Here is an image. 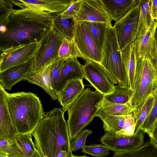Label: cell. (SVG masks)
Wrapping results in <instances>:
<instances>
[{
	"mask_svg": "<svg viewBox=\"0 0 157 157\" xmlns=\"http://www.w3.org/2000/svg\"><path fill=\"white\" fill-rule=\"evenodd\" d=\"M64 113L59 108L45 113L32 133L42 157H71L73 154Z\"/></svg>",
	"mask_w": 157,
	"mask_h": 157,
	"instance_id": "1",
	"label": "cell"
},
{
	"mask_svg": "<svg viewBox=\"0 0 157 157\" xmlns=\"http://www.w3.org/2000/svg\"><path fill=\"white\" fill-rule=\"evenodd\" d=\"M8 107L18 134L32 133L45 114L39 98L31 92H7Z\"/></svg>",
	"mask_w": 157,
	"mask_h": 157,
	"instance_id": "2",
	"label": "cell"
},
{
	"mask_svg": "<svg viewBox=\"0 0 157 157\" xmlns=\"http://www.w3.org/2000/svg\"><path fill=\"white\" fill-rule=\"evenodd\" d=\"M104 99L103 94L87 88L68 106L67 123L71 142L96 117Z\"/></svg>",
	"mask_w": 157,
	"mask_h": 157,
	"instance_id": "3",
	"label": "cell"
},
{
	"mask_svg": "<svg viewBox=\"0 0 157 157\" xmlns=\"http://www.w3.org/2000/svg\"><path fill=\"white\" fill-rule=\"evenodd\" d=\"M6 32L0 34V49L39 42L50 29L42 25L19 18L12 14L5 25Z\"/></svg>",
	"mask_w": 157,
	"mask_h": 157,
	"instance_id": "4",
	"label": "cell"
},
{
	"mask_svg": "<svg viewBox=\"0 0 157 157\" xmlns=\"http://www.w3.org/2000/svg\"><path fill=\"white\" fill-rule=\"evenodd\" d=\"M157 89V71L153 61L147 57L138 58L133 90L128 103L132 113H137Z\"/></svg>",
	"mask_w": 157,
	"mask_h": 157,
	"instance_id": "5",
	"label": "cell"
},
{
	"mask_svg": "<svg viewBox=\"0 0 157 157\" xmlns=\"http://www.w3.org/2000/svg\"><path fill=\"white\" fill-rule=\"evenodd\" d=\"M101 55L102 66L117 81L118 85L128 87L127 72L112 25L107 26Z\"/></svg>",
	"mask_w": 157,
	"mask_h": 157,
	"instance_id": "6",
	"label": "cell"
},
{
	"mask_svg": "<svg viewBox=\"0 0 157 157\" xmlns=\"http://www.w3.org/2000/svg\"><path fill=\"white\" fill-rule=\"evenodd\" d=\"M63 36L52 27L45 33L39 41L38 49L34 56L33 73L51 64L58 58V52Z\"/></svg>",
	"mask_w": 157,
	"mask_h": 157,
	"instance_id": "7",
	"label": "cell"
},
{
	"mask_svg": "<svg viewBox=\"0 0 157 157\" xmlns=\"http://www.w3.org/2000/svg\"><path fill=\"white\" fill-rule=\"evenodd\" d=\"M140 1L113 26L121 51L134 42L136 39Z\"/></svg>",
	"mask_w": 157,
	"mask_h": 157,
	"instance_id": "8",
	"label": "cell"
},
{
	"mask_svg": "<svg viewBox=\"0 0 157 157\" xmlns=\"http://www.w3.org/2000/svg\"><path fill=\"white\" fill-rule=\"evenodd\" d=\"M83 69L84 78L96 90L104 95L114 90L117 81L101 64L93 61H86L83 65Z\"/></svg>",
	"mask_w": 157,
	"mask_h": 157,
	"instance_id": "9",
	"label": "cell"
},
{
	"mask_svg": "<svg viewBox=\"0 0 157 157\" xmlns=\"http://www.w3.org/2000/svg\"><path fill=\"white\" fill-rule=\"evenodd\" d=\"M73 40L81 58L86 62L93 61L101 64V53L84 22L75 21Z\"/></svg>",
	"mask_w": 157,
	"mask_h": 157,
	"instance_id": "10",
	"label": "cell"
},
{
	"mask_svg": "<svg viewBox=\"0 0 157 157\" xmlns=\"http://www.w3.org/2000/svg\"><path fill=\"white\" fill-rule=\"evenodd\" d=\"M39 41L14 46L0 51V72L25 63L33 58Z\"/></svg>",
	"mask_w": 157,
	"mask_h": 157,
	"instance_id": "11",
	"label": "cell"
},
{
	"mask_svg": "<svg viewBox=\"0 0 157 157\" xmlns=\"http://www.w3.org/2000/svg\"><path fill=\"white\" fill-rule=\"evenodd\" d=\"M143 132L140 130L132 136H127L106 132L99 140L102 144L114 152L127 151L136 149L144 144Z\"/></svg>",
	"mask_w": 157,
	"mask_h": 157,
	"instance_id": "12",
	"label": "cell"
},
{
	"mask_svg": "<svg viewBox=\"0 0 157 157\" xmlns=\"http://www.w3.org/2000/svg\"><path fill=\"white\" fill-rule=\"evenodd\" d=\"M76 22H92L112 25V20L103 6L101 0H82L75 17Z\"/></svg>",
	"mask_w": 157,
	"mask_h": 157,
	"instance_id": "13",
	"label": "cell"
},
{
	"mask_svg": "<svg viewBox=\"0 0 157 157\" xmlns=\"http://www.w3.org/2000/svg\"><path fill=\"white\" fill-rule=\"evenodd\" d=\"M72 0H12L14 6L57 15L69 6Z\"/></svg>",
	"mask_w": 157,
	"mask_h": 157,
	"instance_id": "14",
	"label": "cell"
},
{
	"mask_svg": "<svg viewBox=\"0 0 157 157\" xmlns=\"http://www.w3.org/2000/svg\"><path fill=\"white\" fill-rule=\"evenodd\" d=\"M34 57L28 62L0 72V86L8 90L16 83L26 79L33 73Z\"/></svg>",
	"mask_w": 157,
	"mask_h": 157,
	"instance_id": "15",
	"label": "cell"
},
{
	"mask_svg": "<svg viewBox=\"0 0 157 157\" xmlns=\"http://www.w3.org/2000/svg\"><path fill=\"white\" fill-rule=\"evenodd\" d=\"M7 93L0 86V140H8L12 143L18 134L9 111Z\"/></svg>",
	"mask_w": 157,
	"mask_h": 157,
	"instance_id": "16",
	"label": "cell"
},
{
	"mask_svg": "<svg viewBox=\"0 0 157 157\" xmlns=\"http://www.w3.org/2000/svg\"><path fill=\"white\" fill-rule=\"evenodd\" d=\"M83 66L77 58L64 59L60 74L53 87L55 94L61 90L67 81L75 78H84Z\"/></svg>",
	"mask_w": 157,
	"mask_h": 157,
	"instance_id": "17",
	"label": "cell"
},
{
	"mask_svg": "<svg viewBox=\"0 0 157 157\" xmlns=\"http://www.w3.org/2000/svg\"><path fill=\"white\" fill-rule=\"evenodd\" d=\"M157 21L153 20L147 31L136 39V49L138 58L147 57L152 61L155 49V34Z\"/></svg>",
	"mask_w": 157,
	"mask_h": 157,
	"instance_id": "18",
	"label": "cell"
},
{
	"mask_svg": "<svg viewBox=\"0 0 157 157\" xmlns=\"http://www.w3.org/2000/svg\"><path fill=\"white\" fill-rule=\"evenodd\" d=\"M84 89L83 79L75 78L67 81L61 90L56 94L64 112Z\"/></svg>",
	"mask_w": 157,
	"mask_h": 157,
	"instance_id": "19",
	"label": "cell"
},
{
	"mask_svg": "<svg viewBox=\"0 0 157 157\" xmlns=\"http://www.w3.org/2000/svg\"><path fill=\"white\" fill-rule=\"evenodd\" d=\"M32 135L17 134L9 147L7 157H30L36 149Z\"/></svg>",
	"mask_w": 157,
	"mask_h": 157,
	"instance_id": "20",
	"label": "cell"
},
{
	"mask_svg": "<svg viewBox=\"0 0 157 157\" xmlns=\"http://www.w3.org/2000/svg\"><path fill=\"white\" fill-rule=\"evenodd\" d=\"M105 11L116 22L123 17L138 2L137 0H101Z\"/></svg>",
	"mask_w": 157,
	"mask_h": 157,
	"instance_id": "21",
	"label": "cell"
},
{
	"mask_svg": "<svg viewBox=\"0 0 157 157\" xmlns=\"http://www.w3.org/2000/svg\"><path fill=\"white\" fill-rule=\"evenodd\" d=\"M12 14L22 20L40 24L49 28L52 27L53 20L56 15L49 13L26 8L13 9Z\"/></svg>",
	"mask_w": 157,
	"mask_h": 157,
	"instance_id": "22",
	"label": "cell"
},
{
	"mask_svg": "<svg viewBox=\"0 0 157 157\" xmlns=\"http://www.w3.org/2000/svg\"><path fill=\"white\" fill-rule=\"evenodd\" d=\"M128 77V87L133 91L138 56L135 42L121 51Z\"/></svg>",
	"mask_w": 157,
	"mask_h": 157,
	"instance_id": "23",
	"label": "cell"
},
{
	"mask_svg": "<svg viewBox=\"0 0 157 157\" xmlns=\"http://www.w3.org/2000/svg\"><path fill=\"white\" fill-rule=\"evenodd\" d=\"M51 64L36 73H33L26 79L29 83L36 84L43 89L52 99H57L52 86L50 77Z\"/></svg>",
	"mask_w": 157,
	"mask_h": 157,
	"instance_id": "24",
	"label": "cell"
},
{
	"mask_svg": "<svg viewBox=\"0 0 157 157\" xmlns=\"http://www.w3.org/2000/svg\"><path fill=\"white\" fill-rule=\"evenodd\" d=\"M112 157H157V147L150 140L136 149L114 152Z\"/></svg>",
	"mask_w": 157,
	"mask_h": 157,
	"instance_id": "25",
	"label": "cell"
},
{
	"mask_svg": "<svg viewBox=\"0 0 157 157\" xmlns=\"http://www.w3.org/2000/svg\"><path fill=\"white\" fill-rule=\"evenodd\" d=\"M140 1V11L136 39L145 33L153 20L151 16L152 0Z\"/></svg>",
	"mask_w": 157,
	"mask_h": 157,
	"instance_id": "26",
	"label": "cell"
},
{
	"mask_svg": "<svg viewBox=\"0 0 157 157\" xmlns=\"http://www.w3.org/2000/svg\"><path fill=\"white\" fill-rule=\"evenodd\" d=\"M75 18L62 19L59 14L56 15L53 20L52 28L68 39H73L75 27Z\"/></svg>",
	"mask_w": 157,
	"mask_h": 157,
	"instance_id": "27",
	"label": "cell"
},
{
	"mask_svg": "<svg viewBox=\"0 0 157 157\" xmlns=\"http://www.w3.org/2000/svg\"><path fill=\"white\" fill-rule=\"evenodd\" d=\"M125 116L109 115L99 110L96 117H98L102 121L103 128L105 132H118L123 128Z\"/></svg>",
	"mask_w": 157,
	"mask_h": 157,
	"instance_id": "28",
	"label": "cell"
},
{
	"mask_svg": "<svg viewBox=\"0 0 157 157\" xmlns=\"http://www.w3.org/2000/svg\"><path fill=\"white\" fill-rule=\"evenodd\" d=\"M132 92L127 86L118 84L115 85L112 93L104 95V98L110 102L121 104L128 103L131 98Z\"/></svg>",
	"mask_w": 157,
	"mask_h": 157,
	"instance_id": "29",
	"label": "cell"
},
{
	"mask_svg": "<svg viewBox=\"0 0 157 157\" xmlns=\"http://www.w3.org/2000/svg\"><path fill=\"white\" fill-rule=\"evenodd\" d=\"M84 22L87 26L98 48L101 53L107 25L100 22Z\"/></svg>",
	"mask_w": 157,
	"mask_h": 157,
	"instance_id": "30",
	"label": "cell"
},
{
	"mask_svg": "<svg viewBox=\"0 0 157 157\" xmlns=\"http://www.w3.org/2000/svg\"><path fill=\"white\" fill-rule=\"evenodd\" d=\"M100 111L109 115L124 116L132 113L131 108L128 103L121 104L112 103L104 98Z\"/></svg>",
	"mask_w": 157,
	"mask_h": 157,
	"instance_id": "31",
	"label": "cell"
},
{
	"mask_svg": "<svg viewBox=\"0 0 157 157\" xmlns=\"http://www.w3.org/2000/svg\"><path fill=\"white\" fill-rule=\"evenodd\" d=\"M153 94L148 97L144 105L137 113H132L136 122L135 133H137L141 130L144 122L151 110L154 100Z\"/></svg>",
	"mask_w": 157,
	"mask_h": 157,
	"instance_id": "32",
	"label": "cell"
},
{
	"mask_svg": "<svg viewBox=\"0 0 157 157\" xmlns=\"http://www.w3.org/2000/svg\"><path fill=\"white\" fill-rule=\"evenodd\" d=\"M81 58V55L73 40L64 37L58 52V58L66 59Z\"/></svg>",
	"mask_w": 157,
	"mask_h": 157,
	"instance_id": "33",
	"label": "cell"
},
{
	"mask_svg": "<svg viewBox=\"0 0 157 157\" xmlns=\"http://www.w3.org/2000/svg\"><path fill=\"white\" fill-rule=\"evenodd\" d=\"M154 103L151 110L144 122L141 130L148 135L152 131L157 121V89L153 93Z\"/></svg>",
	"mask_w": 157,
	"mask_h": 157,
	"instance_id": "34",
	"label": "cell"
},
{
	"mask_svg": "<svg viewBox=\"0 0 157 157\" xmlns=\"http://www.w3.org/2000/svg\"><path fill=\"white\" fill-rule=\"evenodd\" d=\"M110 150L108 147L102 144H92L85 145L82 149V152L95 157H105L108 155Z\"/></svg>",
	"mask_w": 157,
	"mask_h": 157,
	"instance_id": "35",
	"label": "cell"
},
{
	"mask_svg": "<svg viewBox=\"0 0 157 157\" xmlns=\"http://www.w3.org/2000/svg\"><path fill=\"white\" fill-rule=\"evenodd\" d=\"M92 133L91 130L85 129L81 131L71 142L70 147L72 152L82 149L85 146L86 138Z\"/></svg>",
	"mask_w": 157,
	"mask_h": 157,
	"instance_id": "36",
	"label": "cell"
},
{
	"mask_svg": "<svg viewBox=\"0 0 157 157\" xmlns=\"http://www.w3.org/2000/svg\"><path fill=\"white\" fill-rule=\"evenodd\" d=\"M14 5L12 0H0V24L5 25L12 13Z\"/></svg>",
	"mask_w": 157,
	"mask_h": 157,
	"instance_id": "37",
	"label": "cell"
},
{
	"mask_svg": "<svg viewBox=\"0 0 157 157\" xmlns=\"http://www.w3.org/2000/svg\"><path fill=\"white\" fill-rule=\"evenodd\" d=\"M136 122L132 113L125 116L124 123L122 129L117 133L127 136L133 135L135 132Z\"/></svg>",
	"mask_w": 157,
	"mask_h": 157,
	"instance_id": "38",
	"label": "cell"
},
{
	"mask_svg": "<svg viewBox=\"0 0 157 157\" xmlns=\"http://www.w3.org/2000/svg\"><path fill=\"white\" fill-rule=\"evenodd\" d=\"M82 0H72L68 7L59 14L61 18H74L80 7Z\"/></svg>",
	"mask_w": 157,
	"mask_h": 157,
	"instance_id": "39",
	"label": "cell"
},
{
	"mask_svg": "<svg viewBox=\"0 0 157 157\" xmlns=\"http://www.w3.org/2000/svg\"><path fill=\"white\" fill-rule=\"evenodd\" d=\"M64 60L58 58L51 64L50 77L53 88L60 74Z\"/></svg>",
	"mask_w": 157,
	"mask_h": 157,
	"instance_id": "40",
	"label": "cell"
},
{
	"mask_svg": "<svg viewBox=\"0 0 157 157\" xmlns=\"http://www.w3.org/2000/svg\"><path fill=\"white\" fill-rule=\"evenodd\" d=\"M0 140V157H7L9 147L11 143L7 140Z\"/></svg>",
	"mask_w": 157,
	"mask_h": 157,
	"instance_id": "41",
	"label": "cell"
},
{
	"mask_svg": "<svg viewBox=\"0 0 157 157\" xmlns=\"http://www.w3.org/2000/svg\"><path fill=\"white\" fill-rule=\"evenodd\" d=\"M150 140L157 147V121L150 133L148 135Z\"/></svg>",
	"mask_w": 157,
	"mask_h": 157,
	"instance_id": "42",
	"label": "cell"
},
{
	"mask_svg": "<svg viewBox=\"0 0 157 157\" xmlns=\"http://www.w3.org/2000/svg\"><path fill=\"white\" fill-rule=\"evenodd\" d=\"M157 14V0H152L151 17L152 19L155 20Z\"/></svg>",
	"mask_w": 157,
	"mask_h": 157,
	"instance_id": "43",
	"label": "cell"
},
{
	"mask_svg": "<svg viewBox=\"0 0 157 157\" xmlns=\"http://www.w3.org/2000/svg\"><path fill=\"white\" fill-rule=\"evenodd\" d=\"M152 61L157 71V30L155 34V49L154 58Z\"/></svg>",
	"mask_w": 157,
	"mask_h": 157,
	"instance_id": "44",
	"label": "cell"
},
{
	"mask_svg": "<svg viewBox=\"0 0 157 157\" xmlns=\"http://www.w3.org/2000/svg\"><path fill=\"white\" fill-rule=\"evenodd\" d=\"M7 28L5 25H1L0 27V33H3L6 32Z\"/></svg>",
	"mask_w": 157,
	"mask_h": 157,
	"instance_id": "45",
	"label": "cell"
},
{
	"mask_svg": "<svg viewBox=\"0 0 157 157\" xmlns=\"http://www.w3.org/2000/svg\"><path fill=\"white\" fill-rule=\"evenodd\" d=\"M30 157H42L36 149L33 154Z\"/></svg>",
	"mask_w": 157,
	"mask_h": 157,
	"instance_id": "46",
	"label": "cell"
},
{
	"mask_svg": "<svg viewBox=\"0 0 157 157\" xmlns=\"http://www.w3.org/2000/svg\"><path fill=\"white\" fill-rule=\"evenodd\" d=\"M71 157H89L87 155H83V156H76L74 155H73V154L72 155Z\"/></svg>",
	"mask_w": 157,
	"mask_h": 157,
	"instance_id": "47",
	"label": "cell"
},
{
	"mask_svg": "<svg viewBox=\"0 0 157 157\" xmlns=\"http://www.w3.org/2000/svg\"><path fill=\"white\" fill-rule=\"evenodd\" d=\"M155 21H157V15H156V17H155Z\"/></svg>",
	"mask_w": 157,
	"mask_h": 157,
	"instance_id": "48",
	"label": "cell"
}]
</instances>
